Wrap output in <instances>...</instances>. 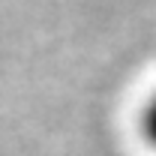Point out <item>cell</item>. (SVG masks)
<instances>
[{"label": "cell", "mask_w": 156, "mask_h": 156, "mask_svg": "<svg viewBox=\"0 0 156 156\" xmlns=\"http://www.w3.org/2000/svg\"><path fill=\"white\" fill-rule=\"evenodd\" d=\"M138 129H141V138L156 150V93L144 102V108L138 114Z\"/></svg>", "instance_id": "obj_1"}]
</instances>
